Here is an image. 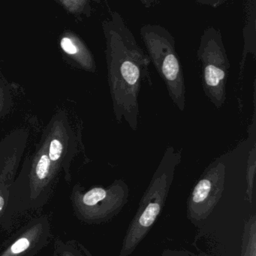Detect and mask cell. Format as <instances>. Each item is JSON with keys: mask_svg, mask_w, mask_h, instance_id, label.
<instances>
[{"mask_svg": "<svg viewBox=\"0 0 256 256\" xmlns=\"http://www.w3.org/2000/svg\"><path fill=\"white\" fill-rule=\"evenodd\" d=\"M106 38L108 82L113 112L118 124L132 130L138 128L139 94L144 82L150 81V60L132 34L104 27Z\"/></svg>", "mask_w": 256, "mask_h": 256, "instance_id": "6da1fadb", "label": "cell"}, {"mask_svg": "<svg viewBox=\"0 0 256 256\" xmlns=\"http://www.w3.org/2000/svg\"><path fill=\"white\" fill-rule=\"evenodd\" d=\"M57 174L42 136L36 152L24 159L17 174L1 227L9 231L18 216L43 207L52 194Z\"/></svg>", "mask_w": 256, "mask_h": 256, "instance_id": "7a4b0ae2", "label": "cell"}, {"mask_svg": "<svg viewBox=\"0 0 256 256\" xmlns=\"http://www.w3.org/2000/svg\"><path fill=\"white\" fill-rule=\"evenodd\" d=\"M144 43L149 58L163 80L168 96L179 110H186V90L184 74L174 44L166 36L144 32Z\"/></svg>", "mask_w": 256, "mask_h": 256, "instance_id": "3957f363", "label": "cell"}, {"mask_svg": "<svg viewBox=\"0 0 256 256\" xmlns=\"http://www.w3.org/2000/svg\"><path fill=\"white\" fill-rule=\"evenodd\" d=\"M129 194L127 184L121 179L110 186H93L84 190L80 184L74 186L71 201L75 214L84 222L102 219L124 203Z\"/></svg>", "mask_w": 256, "mask_h": 256, "instance_id": "277c9868", "label": "cell"}, {"mask_svg": "<svg viewBox=\"0 0 256 256\" xmlns=\"http://www.w3.org/2000/svg\"><path fill=\"white\" fill-rule=\"evenodd\" d=\"M201 60V84L206 97L217 109L226 100V85L230 64L222 45L210 40L201 45L198 52Z\"/></svg>", "mask_w": 256, "mask_h": 256, "instance_id": "5b68a950", "label": "cell"}, {"mask_svg": "<svg viewBox=\"0 0 256 256\" xmlns=\"http://www.w3.org/2000/svg\"><path fill=\"white\" fill-rule=\"evenodd\" d=\"M48 146V156L57 173H64L65 180L70 183V168L77 152L75 132L65 110L53 116L42 134Z\"/></svg>", "mask_w": 256, "mask_h": 256, "instance_id": "8992f818", "label": "cell"}, {"mask_svg": "<svg viewBox=\"0 0 256 256\" xmlns=\"http://www.w3.org/2000/svg\"><path fill=\"white\" fill-rule=\"evenodd\" d=\"M30 132L19 128L0 140V226L7 210L11 191L25 154Z\"/></svg>", "mask_w": 256, "mask_h": 256, "instance_id": "52a82bcc", "label": "cell"}, {"mask_svg": "<svg viewBox=\"0 0 256 256\" xmlns=\"http://www.w3.org/2000/svg\"><path fill=\"white\" fill-rule=\"evenodd\" d=\"M51 225L46 215L33 218L0 246V256H33L48 246Z\"/></svg>", "mask_w": 256, "mask_h": 256, "instance_id": "ba28073f", "label": "cell"}, {"mask_svg": "<svg viewBox=\"0 0 256 256\" xmlns=\"http://www.w3.org/2000/svg\"><path fill=\"white\" fill-rule=\"evenodd\" d=\"M226 166L222 162L212 164L201 176L191 194V204L196 206H210L223 190Z\"/></svg>", "mask_w": 256, "mask_h": 256, "instance_id": "9c48e42d", "label": "cell"}, {"mask_svg": "<svg viewBox=\"0 0 256 256\" xmlns=\"http://www.w3.org/2000/svg\"><path fill=\"white\" fill-rule=\"evenodd\" d=\"M59 43L63 54L77 67L91 73L96 72L94 57L79 36L71 31L64 32Z\"/></svg>", "mask_w": 256, "mask_h": 256, "instance_id": "30bf717a", "label": "cell"}, {"mask_svg": "<svg viewBox=\"0 0 256 256\" xmlns=\"http://www.w3.org/2000/svg\"><path fill=\"white\" fill-rule=\"evenodd\" d=\"M52 256H83L79 244L74 240H64L57 238L55 240Z\"/></svg>", "mask_w": 256, "mask_h": 256, "instance_id": "8fae6325", "label": "cell"}, {"mask_svg": "<svg viewBox=\"0 0 256 256\" xmlns=\"http://www.w3.org/2000/svg\"><path fill=\"white\" fill-rule=\"evenodd\" d=\"M12 86L0 75V116L6 115L12 105Z\"/></svg>", "mask_w": 256, "mask_h": 256, "instance_id": "7c38bea8", "label": "cell"}, {"mask_svg": "<svg viewBox=\"0 0 256 256\" xmlns=\"http://www.w3.org/2000/svg\"><path fill=\"white\" fill-rule=\"evenodd\" d=\"M69 13L79 16L90 12V0H56Z\"/></svg>", "mask_w": 256, "mask_h": 256, "instance_id": "4fadbf2b", "label": "cell"}, {"mask_svg": "<svg viewBox=\"0 0 256 256\" xmlns=\"http://www.w3.org/2000/svg\"><path fill=\"white\" fill-rule=\"evenodd\" d=\"M247 167H246V180H247L248 188L252 190L253 188L254 180L255 176V146L252 147L250 153H249V159H248Z\"/></svg>", "mask_w": 256, "mask_h": 256, "instance_id": "5bb4252c", "label": "cell"}]
</instances>
